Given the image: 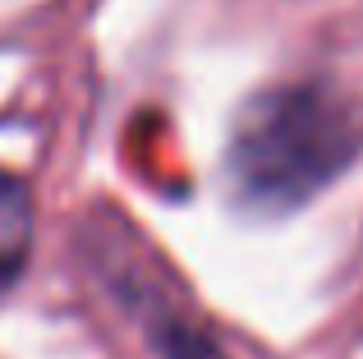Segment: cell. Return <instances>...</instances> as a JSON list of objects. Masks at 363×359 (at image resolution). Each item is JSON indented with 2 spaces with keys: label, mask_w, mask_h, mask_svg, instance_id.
<instances>
[{
  "label": "cell",
  "mask_w": 363,
  "mask_h": 359,
  "mask_svg": "<svg viewBox=\"0 0 363 359\" xmlns=\"http://www.w3.org/2000/svg\"><path fill=\"white\" fill-rule=\"evenodd\" d=\"M359 153V134L336 97L308 83L253 97L235 120L225 175L244 207L290 212L331 184Z\"/></svg>",
  "instance_id": "6da1fadb"
},
{
  "label": "cell",
  "mask_w": 363,
  "mask_h": 359,
  "mask_svg": "<svg viewBox=\"0 0 363 359\" xmlns=\"http://www.w3.org/2000/svg\"><path fill=\"white\" fill-rule=\"evenodd\" d=\"M28 249H33V198L23 180L0 171V290L14 286L28 263Z\"/></svg>",
  "instance_id": "7a4b0ae2"
}]
</instances>
